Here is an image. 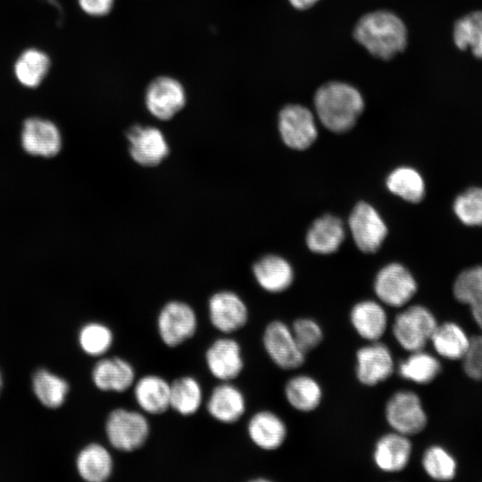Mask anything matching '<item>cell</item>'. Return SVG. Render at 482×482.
<instances>
[{
  "mask_svg": "<svg viewBox=\"0 0 482 482\" xmlns=\"http://www.w3.org/2000/svg\"><path fill=\"white\" fill-rule=\"evenodd\" d=\"M205 363L210 373L221 382L237 378L244 370L239 343L229 337L218 338L206 350Z\"/></svg>",
  "mask_w": 482,
  "mask_h": 482,
  "instance_id": "cell-16",
  "label": "cell"
},
{
  "mask_svg": "<svg viewBox=\"0 0 482 482\" xmlns=\"http://www.w3.org/2000/svg\"><path fill=\"white\" fill-rule=\"evenodd\" d=\"M386 187L394 195L410 203H419L425 195V182L420 173L411 167L395 169L387 177Z\"/></svg>",
  "mask_w": 482,
  "mask_h": 482,
  "instance_id": "cell-30",
  "label": "cell"
},
{
  "mask_svg": "<svg viewBox=\"0 0 482 482\" xmlns=\"http://www.w3.org/2000/svg\"><path fill=\"white\" fill-rule=\"evenodd\" d=\"M262 344L270 360L282 370L297 369L305 362V353L297 345L291 328L281 320H272L266 326Z\"/></svg>",
  "mask_w": 482,
  "mask_h": 482,
  "instance_id": "cell-10",
  "label": "cell"
},
{
  "mask_svg": "<svg viewBox=\"0 0 482 482\" xmlns=\"http://www.w3.org/2000/svg\"><path fill=\"white\" fill-rule=\"evenodd\" d=\"M113 333L105 324L90 322L84 325L79 333V344L84 353L90 356H101L113 344Z\"/></svg>",
  "mask_w": 482,
  "mask_h": 482,
  "instance_id": "cell-34",
  "label": "cell"
},
{
  "mask_svg": "<svg viewBox=\"0 0 482 482\" xmlns=\"http://www.w3.org/2000/svg\"><path fill=\"white\" fill-rule=\"evenodd\" d=\"M455 298L470 306L482 302V266L461 271L453 284Z\"/></svg>",
  "mask_w": 482,
  "mask_h": 482,
  "instance_id": "cell-37",
  "label": "cell"
},
{
  "mask_svg": "<svg viewBox=\"0 0 482 482\" xmlns=\"http://www.w3.org/2000/svg\"><path fill=\"white\" fill-rule=\"evenodd\" d=\"M253 273L259 286L270 293L285 291L294 281L292 266L276 254H267L256 261Z\"/></svg>",
  "mask_w": 482,
  "mask_h": 482,
  "instance_id": "cell-23",
  "label": "cell"
},
{
  "mask_svg": "<svg viewBox=\"0 0 482 482\" xmlns=\"http://www.w3.org/2000/svg\"><path fill=\"white\" fill-rule=\"evenodd\" d=\"M470 308L474 320L482 329V302L470 305Z\"/></svg>",
  "mask_w": 482,
  "mask_h": 482,
  "instance_id": "cell-41",
  "label": "cell"
},
{
  "mask_svg": "<svg viewBox=\"0 0 482 482\" xmlns=\"http://www.w3.org/2000/svg\"><path fill=\"white\" fill-rule=\"evenodd\" d=\"M206 409L215 420L223 424H233L245 414L246 402L238 387L229 382H221L212 388Z\"/></svg>",
  "mask_w": 482,
  "mask_h": 482,
  "instance_id": "cell-19",
  "label": "cell"
},
{
  "mask_svg": "<svg viewBox=\"0 0 482 482\" xmlns=\"http://www.w3.org/2000/svg\"><path fill=\"white\" fill-rule=\"evenodd\" d=\"M51 66L49 56L41 50L29 48L22 52L14 63V75L26 87H37L46 76Z\"/></svg>",
  "mask_w": 482,
  "mask_h": 482,
  "instance_id": "cell-28",
  "label": "cell"
},
{
  "mask_svg": "<svg viewBox=\"0 0 482 482\" xmlns=\"http://www.w3.org/2000/svg\"><path fill=\"white\" fill-rule=\"evenodd\" d=\"M436 327L433 313L428 308L416 304L395 316L392 331L399 345L411 353L424 348Z\"/></svg>",
  "mask_w": 482,
  "mask_h": 482,
  "instance_id": "cell-5",
  "label": "cell"
},
{
  "mask_svg": "<svg viewBox=\"0 0 482 482\" xmlns=\"http://www.w3.org/2000/svg\"><path fill=\"white\" fill-rule=\"evenodd\" d=\"M291 330L297 345L305 354L319 346L323 339L321 327L310 318L296 319Z\"/></svg>",
  "mask_w": 482,
  "mask_h": 482,
  "instance_id": "cell-38",
  "label": "cell"
},
{
  "mask_svg": "<svg viewBox=\"0 0 482 482\" xmlns=\"http://www.w3.org/2000/svg\"><path fill=\"white\" fill-rule=\"evenodd\" d=\"M350 321L362 338L375 342L384 336L388 318L381 303L363 300L356 303L351 309Z\"/></svg>",
  "mask_w": 482,
  "mask_h": 482,
  "instance_id": "cell-22",
  "label": "cell"
},
{
  "mask_svg": "<svg viewBox=\"0 0 482 482\" xmlns=\"http://www.w3.org/2000/svg\"><path fill=\"white\" fill-rule=\"evenodd\" d=\"M252 443L264 451L278 449L286 441L287 428L284 420L271 411L255 412L246 427Z\"/></svg>",
  "mask_w": 482,
  "mask_h": 482,
  "instance_id": "cell-20",
  "label": "cell"
},
{
  "mask_svg": "<svg viewBox=\"0 0 482 482\" xmlns=\"http://www.w3.org/2000/svg\"><path fill=\"white\" fill-rule=\"evenodd\" d=\"M441 370L437 359L422 350L411 353L399 363V375L417 384H428L433 381Z\"/></svg>",
  "mask_w": 482,
  "mask_h": 482,
  "instance_id": "cell-31",
  "label": "cell"
},
{
  "mask_svg": "<svg viewBox=\"0 0 482 482\" xmlns=\"http://www.w3.org/2000/svg\"><path fill=\"white\" fill-rule=\"evenodd\" d=\"M208 314L212 327L225 334L241 329L249 318L244 300L229 290L218 291L210 297Z\"/></svg>",
  "mask_w": 482,
  "mask_h": 482,
  "instance_id": "cell-13",
  "label": "cell"
},
{
  "mask_svg": "<svg viewBox=\"0 0 482 482\" xmlns=\"http://www.w3.org/2000/svg\"><path fill=\"white\" fill-rule=\"evenodd\" d=\"M79 475L87 482H104L113 471V459L106 447L98 443L86 445L76 459Z\"/></svg>",
  "mask_w": 482,
  "mask_h": 482,
  "instance_id": "cell-25",
  "label": "cell"
},
{
  "mask_svg": "<svg viewBox=\"0 0 482 482\" xmlns=\"http://www.w3.org/2000/svg\"><path fill=\"white\" fill-rule=\"evenodd\" d=\"M80 10L87 16L103 18L114 9L116 0H77Z\"/></svg>",
  "mask_w": 482,
  "mask_h": 482,
  "instance_id": "cell-40",
  "label": "cell"
},
{
  "mask_svg": "<svg viewBox=\"0 0 482 482\" xmlns=\"http://www.w3.org/2000/svg\"><path fill=\"white\" fill-rule=\"evenodd\" d=\"M411 452L412 445L409 436L392 431L377 440L373 450V461L383 472H400L407 467Z\"/></svg>",
  "mask_w": 482,
  "mask_h": 482,
  "instance_id": "cell-17",
  "label": "cell"
},
{
  "mask_svg": "<svg viewBox=\"0 0 482 482\" xmlns=\"http://www.w3.org/2000/svg\"><path fill=\"white\" fill-rule=\"evenodd\" d=\"M463 368L466 374L476 380L482 378V336L470 340L469 347L464 354Z\"/></svg>",
  "mask_w": 482,
  "mask_h": 482,
  "instance_id": "cell-39",
  "label": "cell"
},
{
  "mask_svg": "<svg viewBox=\"0 0 482 482\" xmlns=\"http://www.w3.org/2000/svg\"><path fill=\"white\" fill-rule=\"evenodd\" d=\"M104 429L111 446L123 453L140 449L150 435V424L145 415L121 407L110 411Z\"/></svg>",
  "mask_w": 482,
  "mask_h": 482,
  "instance_id": "cell-4",
  "label": "cell"
},
{
  "mask_svg": "<svg viewBox=\"0 0 482 482\" xmlns=\"http://www.w3.org/2000/svg\"><path fill=\"white\" fill-rule=\"evenodd\" d=\"M278 130L283 142L295 150L308 148L318 136L312 112L299 104H289L280 111Z\"/></svg>",
  "mask_w": 482,
  "mask_h": 482,
  "instance_id": "cell-12",
  "label": "cell"
},
{
  "mask_svg": "<svg viewBox=\"0 0 482 482\" xmlns=\"http://www.w3.org/2000/svg\"><path fill=\"white\" fill-rule=\"evenodd\" d=\"M21 140L23 150L33 156L51 158L62 148V136L57 126L38 117L24 120Z\"/></svg>",
  "mask_w": 482,
  "mask_h": 482,
  "instance_id": "cell-15",
  "label": "cell"
},
{
  "mask_svg": "<svg viewBox=\"0 0 482 482\" xmlns=\"http://www.w3.org/2000/svg\"><path fill=\"white\" fill-rule=\"evenodd\" d=\"M453 212L467 226H482V188L470 187L458 195L453 202Z\"/></svg>",
  "mask_w": 482,
  "mask_h": 482,
  "instance_id": "cell-35",
  "label": "cell"
},
{
  "mask_svg": "<svg viewBox=\"0 0 482 482\" xmlns=\"http://www.w3.org/2000/svg\"><path fill=\"white\" fill-rule=\"evenodd\" d=\"M345 236L342 220L334 215L326 214L316 219L309 228L306 245L315 253L329 254L340 247Z\"/></svg>",
  "mask_w": 482,
  "mask_h": 482,
  "instance_id": "cell-24",
  "label": "cell"
},
{
  "mask_svg": "<svg viewBox=\"0 0 482 482\" xmlns=\"http://www.w3.org/2000/svg\"><path fill=\"white\" fill-rule=\"evenodd\" d=\"M453 40L460 49L470 47L476 57L482 59V12L460 19L454 26Z\"/></svg>",
  "mask_w": 482,
  "mask_h": 482,
  "instance_id": "cell-33",
  "label": "cell"
},
{
  "mask_svg": "<svg viewBox=\"0 0 482 482\" xmlns=\"http://www.w3.org/2000/svg\"><path fill=\"white\" fill-rule=\"evenodd\" d=\"M158 335L164 345L176 347L196 332L197 316L191 305L179 300L166 303L157 316Z\"/></svg>",
  "mask_w": 482,
  "mask_h": 482,
  "instance_id": "cell-7",
  "label": "cell"
},
{
  "mask_svg": "<svg viewBox=\"0 0 482 482\" xmlns=\"http://www.w3.org/2000/svg\"><path fill=\"white\" fill-rule=\"evenodd\" d=\"M430 341L439 355L450 360L462 358L470 344L462 328L452 322L437 325Z\"/></svg>",
  "mask_w": 482,
  "mask_h": 482,
  "instance_id": "cell-29",
  "label": "cell"
},
{
  "mask_svg": "<svg viewBox=\"0 0 482 482\" xmlns=\"http://www.w3.org/2000/svg\"><path fill=\"white\" fill-rule=\"evenodd\" d=\"M284 392L291 407L302 412L316 410L322 400L320 385L308 375H297L291 378L286 383Z\"/></svg>",
  "mask_w": 482,
  "mask_h": 482,
  "instance_id": "cell-26",
  "label": "cell"
},
{
  "mask_svg": "<svg viewBox=\"0 0 482 482\" xmlns=\"http://www.w3.org/2000/svg\"><path fill=\"white\" fill-rule=\"evenodd\" d=\"M203 397L201 384L192 376H183L170 383V408L181 416L196 413Z\"/></svg>",
  "mask_w": 482,
  "mask_h": 482,
  "instance_id": "cell-27",
  "label": "cell"
},
{
  "mask_svg": "<svg viewBox=\"0 0 482 482\" xmlns=\"http://www.w3.org/2000/svg\"><path fill=\"white\" fill-rule=\"evenodd\" d=\"M422 466L426 473L436 480L452 479L456 473L453 457L443 447H428L422 456Z\"/></svg>",
  "mask_w": 482,
  "mask_h": 482,
  "instance_id": "cell-36",
  "label": "cell"
},
{
  "mask_svg": "<svg viewBox=\"0 0 482 482\" xmlns=\"http://www.w3.org/2000/svg\"><path fill=\"white\" fill-rule=\"evenodd\" d=\"M133 386L134 399L143 412L160 415L170 409V383L164 378L147 374Z\"/></svg>",
  "mask_w": 482,
  "mask_h": 482,
  "instance_id": "cell-21",
  "label": "cell"
},
{
  "mask_svg": "<svg viewBox=\"0 0 482 482\" xmlns=\"http://www.w3.org/2000/svg\"><path fill=\"white\" fill-rule=\"evenodd\" d=\"M2 386H3V378H2V374L0 372V391L2 389Z\"/></svg>",
  "mask_w": 482,
  "mask_h": 482,
  "instance_id": "cell-43",
  "label": "cell"
},
{
  "mask_svg": "<svg viewBox=\"0 0 482 482\" xmlns=\"http://www.w3.org/2000/svg\"><path fill=\"white\" fill-rule=\"evenodd\" d=\"M353 36L372 55L388 60L407 45V30L394 13L378 11L364 15L356 24Z\"/></svg>",
  "mask_w": 482,
  "mask_h": 482,
  "instance_id": "cell-2",
  "label": "cell"
},
{
  "mask_svg": "<svg viewBox=\"0 0 482 482\" xmlns=\"http://www.w3.org/2000/svg\"><path fill=\"white\" fill-rule=\"evenodd\" d=\"M32 387L39 402L48 408L62 405L69 391L66 380L44 369L33 375Z\"/></svg>",
  "mask_w": 482,
  "mask_h": 482,
  "instance_id": "cell-32",
  "label": "cell"
},
{
  "mask_svg": "<svg viewBox=\"0 0 482 482\" xmlns=\"http://www.w3.org/2000/svg\"><path fill=\"white\" fill-rule=\"evenodd\" d=\"M395 362L388 346L379 341L371 342L356 352V378L366 386H374L389 378Z\"/></svg>",
  "mask_w": 482,
  "mask_h": 482,
  "instance_id": "cell-14",
  "label": "cell"
},
{
  "mask_svg": "<svg viewBox=\"0 0 482 482\" xmlns=\"http://www.w3.org/2000/svg\"><path fill=\"white\" fill-rule=\"evenodd\" d=\"M319 0H289L291 4L296 9L304 10L310 8Z\"/></svg>",
  "mask_w": 482,
  "mask_h": 482,
  "instance_id": "cell-42",
  "label": "cell"
},
{
  "mask_svg": "<svg viewBox=\"0 0 482 482\" xmlns=\"http://www.w3.org/2000/svg\"><path fill=\"white\" fill-rule=\"evenodd\" d=\"M348 225L356 246L363 253L377 252L387 235V228L377 210L365 202L353 209Z\"/></svg>",
  "mask_w": 482,
  "mask_h": 482,
  "instance_id": "cell-11",
  "label": "cell"
},
{
  "mask_svg": "<svg viewBox=\"0 0 482 482\" xmlns=\"http://www.w3.org/2000/svg\"><path fill=\"white\" fill-rule=\"evenodd\" d=\"M132 160L144 167L159 165L170 154L163 132L155 126L134 124L126 132Z\"/></svg>",
  "mask_w": 482,
  "mask_h": 482,
  "instance_id": "cell-9",
  "label": "cell"
},
{
  "mask_svg": "<svg viewBox=\"0 0 482 482\" xmlns=\"http://www.w3.org/2000/svg\"><path fill=\"white\" fill-rule=\"evenodd\" d=\"M187 90L177 77L161 74L154 77L145 86L144 105L154 119L168 121L178 115L187 105Z\"/></svg>",
  "mask_w": 482,
  "mask_h": 482,
  "instance_id": "cell-3",
  "label": "cell"
},
{
  "mask_svg": "<svg viewBox=\"0 0 482 482\" xmlns=\"http://www.w3.org/2000/svg\"><path fill=\"white\" fill-rule=\"evenodd\" d=\"M316 113L325 128L335 133L350 130L364 108L360 92L349 84L328 82L314 96Z\"/></svg>",
  "mask_w": 482,
  "mask_h": 482,
  "instance_id": "cell-1",
  "label": "cell"
},
{
  "mask_svg": "<svg viewBox=\"0 0 482 482\" xmlns=\"http://www.w3.org/2000/svg\"><path fill=\"white\" fill-rule=\"evenodd\" d=\"M385 417L393 431L407 436L420 433L428 423L419 395L409 390L396 391L389 397Z\"/></svg>",
  "mask_w": 482,
  "mask_h": 482,
  "instance_id": "cell-6",
  "label": "cell"
},
{
  "mask_svg": "<svg viewBox=\"0 0 482 482\" xmlns=\"http://www.w3.org/2000/svg\"><path fill=\"white\" fill-rule=\"evenodd\" d=\"M417 282L403 265L392 262L376 275L374 291L380 303L400 308L407 304L417 292Z\"/></svg>",
  "mask_w": 482,
  "mask_h": 482,
  "instance_id": "cell-8",
  "label": "cell"
},
{
  "mask_svg": "<svg viewBox=\"0 0 482 482\" xmlns=\"http://www.w3.org/2000/svg\"><path fill=\"white\" fill-rule=\"evenodd\" d=\"M92 380L101 391L123 393L133 386L136 372L132 364L123 358H104L95 364Z\"/></svg>",
  "mask_w": 482,
  "mask_h": 482,
  "instance_id": "cell-18",
  "label": "cell"
}]
</instances>
